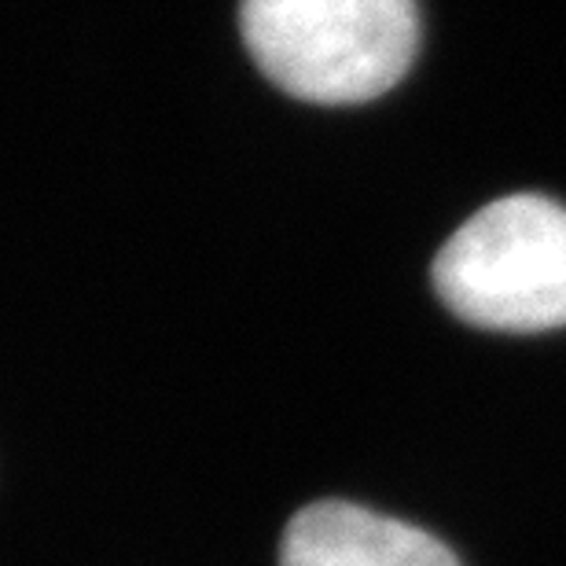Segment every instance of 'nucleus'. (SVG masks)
Listing matches in <instances>:
<instances>
[{
	"label": "nucleus",
	"instance_id": "nucleus-1",
	"mask_svg": "<svg viewBox=\"0 0 566 566\" xmlns=\"http://www.w3.org/2000/svg\"><path fill=\"white\" fill-rule=\"evenodd\" d=\"M240 30L269 82L321 107L379 99L420 52L416 0H240Z\"/></svg>",
	"mask_w": 566,
	"mask_h": 566
},
{
	"label": "nucleus",
	"instance_id": "nucleus-2",
	"mask_svg": "<svg viewBox=\"0 0 566 566\" xmlns=\"http://www.w3.org/2000/svg\"><path fill=\"white\" fill-rule=\"evenodd\" d=\"M434 291L485 332L566 327V207L518 191L471 213L434 258Z\"/></svg>",
	"mask_w": 566,
	"mask_h": 566
},
{
	"label": "nucleus",
	"instance_id": "nucleus-3",
	"mask_svg": "<svg viewBox=\"0 0 566 566\" xmlns=\"http://www.w3.org/2000/svg\"><path fill=\"white\" fill-rule=\"evenodd\" d=\"M280 566H460V559L427 530L346 501H321L287 523Z\"/></svg>",
	"mask_w": 566,
	"mask_h": 566
}]
</instances>
